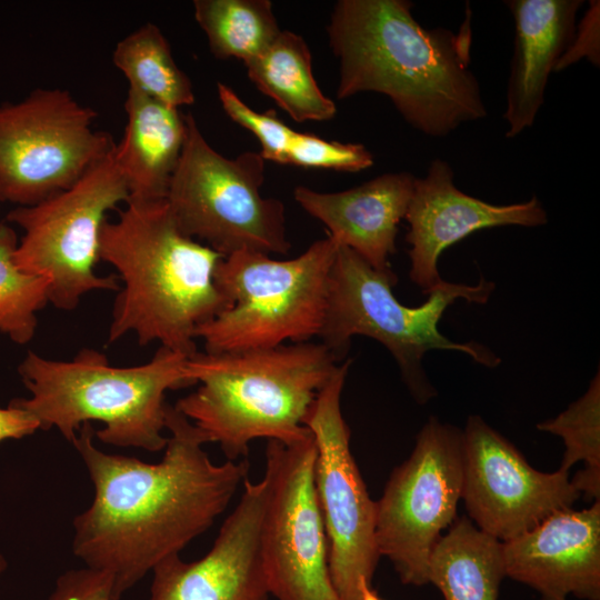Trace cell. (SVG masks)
<instances>
[{
  "label": "cell",
  "mask_w": 600,
  "mask_h": 600,
  "mask_svg": "<svg viewBox=\"0 0 600 600\" xmlns=\"http://www.w3.org/2000/svg\"><path fill=\"white\" fill-rule=\"evenodd\" d=\"M166 429L157 463L100 450L90 422L72 441L94 490L91 504L73 519L72 551L86 567L112 576L116 600L204 533L248 478L246 458L213 463L204 434L169 403Z\"/></svg>",
  "instance_id": "6da1fadb"
},
{
  "label": "cell",
  "mask_w": 600,
  "mask_h": 600,
  "mask_svg": "<svg viewBox=\"0 0 600 600\" xmlns=\"http://www.w3.org/2000/svg\"><path fill=\"white\" fill-rule=\"evenodd\" d=\"M408 0H339L328 26L339 60L337 98L387 96L423 134L443 138L487 117L471 63V12L458 31L423 28Z\"/></svg>",
  "instance_id": "7a4b0ae2"
},
{
  "label": "cell",
  "mask_w": 600,
  "mask_h": 600,
  "mask_svg": "<svg viewBox=\"0 0 600 600\" xmlns=\"http://www.w3.org/2000/svg\"><path fill=\"white\" fill-rule=\"evenodd\" d=\"M223 257L187 237L166 199H129L100 232L99 258L123 282L108 342L133 333L140 346L157 341L187 357L198 352L197 328L228 307L214 281Z\"/></svg>",
  "instance_id": "3957f363"
},
{
  "label": "cell",
  "mask_w": 600,
  "mask_h": 600,
  "mask_svg": "<svg viewBox=\"0 0 600 600\" xmlns=\"http://www.w3.org/2000/svg\"><path fill=\"white\" fill-rule=\"evenodd\" d=\"M339 363L313 341L196 352L186 361V373L199 387L174 407L208 442L220 446L227 460L244 459L254 439L292 444L311 436L303 420Z\"/></svg>",
  "instance_id": "277c9868"
},
{
  "label": "cell",
  "mask_w": 600,
  "mask_h": 600,
  "mask_svg": "<svg viewBox=\"0 0 600 600\" xmlns=\"http://www.w3.org/2000/svg\"><path fill=\"white\" fill-rule=\"evenodd\" d=\"M189 357L160 347L140 366L114 367L93 349H82L71 360H53L28 351L18 373L29 398L10 403L23 409L40 430L56 428L72 443L81 426L99 421L94 436L103 443L163 450L166 393L196 384L186 373Z\"/></svg>",
  "instance_id": "5b68a950"
},
{
  "label": "cell",
  "mask_w": 600,
  "mask_h": 600,
  "mask_svg": "<svg viewBox=\"0 0 600 600\" xmlns=\"http://www.w3.org/2000/svg\"><path fill=\"white\" fill-rule=\"evenodd\" d=\"M398 278L390 269L372 268L351 249L339 246L328 288V303L320 342L343 362L354 336L374 339L394 358L401 378L419 404L437 396L422 360L430 350L457 351L474 362L496 368L501 359L477 342H456L439 331V321L458 299L484 304L496 289L493 281L480 277L476 284L442 280L418 307L402 304L392 288Z\"/></svg>",
  "instance_id": "8992f818"
},
{
  "label": "cell",
  "mask_w": 600,
  "mask_h": 600,
  "mask_svg": "<svg viewBox=\"0 0 600 600\" xmlns=\"http://www.w3.org/2000/svg\"><path fill=\"white\" fill-rule=\"evenodd\" d=\"M338 246L327 237L289 260L242 250L223 257L216 284L228 307L199 326L204 352L221 353L312 341L323 327Z\"/></svg>",
  "instance_id": "52a82bcc"
},
{
  "label": "cell",
  "mask_w": 600,
  "mask_h": 600,
  "mask_svg": "<svg viewBox=\"0 0 600 600\" xmlns=\"http://www.w3.org/2000/svg\"><path fill=\"white\" fill-rule=\"evenodd\" d=\"M186 120L184 146L166 196L179 229L224 257L242 250L287 253L284 204L261 196L266 160L260 152L226 158L192 114Z\"/></svg>",
  "instance_id": "ba28073f"
},
{
  "label": "cell",
  "mask_w": 600,
  "mask_h": 600,
  "mask_svg": "<svg viewBox=\"0 0 600 600\" xmlns=\"http://www.w3.org/2000/svg\"><path fill=\"white\" fill-rule=\"evenodd\" d=\"M113 150L69 188L36 204L17 207L7 216V221L23 230L14 263L24 272L49 279V302L57 309H76L94 290L120 289L116 274L96 273L107 212L129 200Z\"/></svg>",
  "instance_id": "9c48e42d"
},
{
  "label": "cell",
  "mask_w": 600,
  "mask_h": 600,
  "mask_svg": "<svg viewBox=\"0 0 600 600\" xmlns=\"http://www.w3.org/2000/svg\"><path fill=\"white\" fill-rule=\"evenodd\" d=\"M68 90L38 88L0 104V200L32 206L69 188L116 143Z\"/></svg>",
  "instance_id": "30bf717a"
},
{
  "label": "cell",
  "mask_w": 600,
  "mask_h": 600,
  "mask_svg": "<svg viewBox=\"0 0 600 600\" xmlns=\"http://www.w3.org/2000/svg\"><path fill=\"white\" fill-rule=\"evenodd\" d=\"M462 491V431L430 417L410 457L376 501V541L403 584L429 583V562L457 518Z\"/></svg>",
  "instance_id": "8fae6325"
},
{
  "label": "cell",
  "mask_w": 600,
  "mask_h": 600,
  "mask_svg": "<svg viewBox=\"0 0 600 600\" xmlns=\"http://www.w3.org/2000/svg\"><path fill=\"white\" fill-rule=\"evenodd\" d=\"M350 364L351 360L338 364L303 420L317 450L314 487L329 544L330 574L341 600H359L360 579L372 582L380 559L376 501L351 453V433L341 412Z\"/></svg>",
  "instance_id": "7c38bea8"
},
{
  "label": "cell",
  "mask_w": 600,
  "mask_h": 600,
  "mask_svg": "<svg viewBox=\"0 0 600 600\" xmlns=\"http://www.w3.org/2000/svg\"><path fill=\"white\" fill-rule=\"evenodd\" d=\"M312 434L284 444L268 440L271 490L261 528V554L277 600H341L329 569V544L314 487Z\"/></svg>",
  "instance_id": "4fadbf2b"
},
{
  "label": "cell",
  "mask_w": 600,
  "mask_h": 600,
  "mask_svg": "<svg viewBox=\"0 0 600 600\" xmlns=\"http://www.w3.org/2000/svg\"><path fill=\"white\" fill-rule=\"evenodd\" d=\"M581 497L558 469L541 472L481 417L462 431V491L469 517L482 532L504 542Z\"/></svg>",
  "instance_id": "5bb4252c"
},
{
  "label": "cell",
  "mask_w": 600,
  "mask_h": 600,
  "mask_svg": "<svg viewBox=\"0 0 600 600\" xmlns=\"http://www.w3.org/2000/svg\"><path fill=\"white\" fill-rule=\"evenodd\" d=\"M242 486L238 504L202 558L187 562L172 554L153 567L149 600H268L261 528L270 470L266 467L261 480L247 478Z\"/></svg>",
  "instance_id": "9a60e30c"
},
{
  "label": "cell",
  "mask_w": 600,
  "mask_h": 600,
  "mask_svg": "<svg viewBox=\"0 0 600 600\" xmlns=\"http://www.w3.org/2000/svg\"><path fill=\"white\" fill-rule=\"evenodd\" d=\"M404 219L409 224V277L428 296L442 282L438 262L447 248L483 229L540 227L548 222V214L537 196L511 204H492L469 196L454 184L450 164L434 159L426 176L414 179Z\"/></svg>",
  "instance_id": "2e32d148"
},
{
  "label": "cell",
  "mask_w": 600,
  "mask_h": 600,
  "mask_svg": "<svg viewBox=\"0 0 600 600\" xmlns=\"http://www.w3.org/2000/svg\"><path fill=\"white\" fill-rule=\"evenodd\" d=\"M502 558L506 577L534 589L541 600H600V500L556 511L502 542Z\"/></svg>",
  "instance_id": "e0dca14e"
},
{
  "label": "cell",
  "mask_w": 600,
  "mask_h": 600,
  "mask_svg": "<svg viewBox=\"0 0 600 600\" xmlns=\"http://www.w3.org/2000/svg\"><path fill=\"white\" fill-rule=\"evenodd\" d=\"M414 179L409 172H388L338 192L298 186L293 196L307 213L327 227L328 237L338 247H347L372 268L387 271Z\"/></svg>",
  "instance_id": "ac0fdd59"
},
{
  "label": "cell",
  "mask_w": 600,
  "mask_h": 600,
  "mask_svg": "<svg viewBox=\"0 0 600 600\" xmlns=\"http://www.w3.org/2000/svg\"><path fill=\"white\" fill-rule=\"evenodd\" d=\"M583 0H509L513 54L503 119L507 138L530 128L543 104L549 77L570 46Z\"/></svg>",
  "instance_id": "d6986e66"
},
{
  "label": "cell",
  "mask_w": 600,
  "mask_h": 600,
  "mask_svg": "<svg viewBox=\"0 0 600 600\" xmlns=\"http://www.w3.org/2000/svg\"><path fill=\"white\" fill-rule=\"evenodd\" d=\"M124 111L123 138L116 144L113 158L129 199H166L187 137L186 116L130 88Z\"/></svg>",
  "instance_id": "ffe728a7"
},
{
  "label": "cell",
  "mask_w": 600,
  "mask_h": 600,
  "mask_svg": "<svg viewBox=\"0 0 600 600\" xmlns=\"http://www.w3.org/2000/svg\"><path fill=\"white\" fill-rule=\"evenodd\" d=\"M504 577L502 542L467 518L451 524L430 557L429 582L444 600H498Z\"/></svg>",
  "instance_id": "44dd1931"
},
{
  "label": "cell",
  "mask_w": 600,
  "mask_h": 600,
  "mask_svg": "<svg viewBox=\"0 0 600 600\" xmlns=\"http://www.w3.org/2000/svg\"><path fill=\"white\" fill-rule=\"evenodd\" d=\"M248 77L294 121H326L337 107L314 80L311 53L304 39L281 30L260 56L244 62Z\"/></svg>",
  "instance_id": "7402d4cb"
},
{
  "label": "cell",
  "mask_w": 600,
  "mask_h": 600,
  "mask_svg": "<svg viewBox=\"0 0 600 600\" xmlns=\"http://www.w3.org/2000/svg\"><path fill=\"white\" fill-rule=\"evenodd\" d=\"M112 62L130 89L178 109L194 102L189 77L176 63L168 40L154 23L147 22L121 39Z\"/></svg>",
  "instance_id": "603a6c76"
},
{
  "label": "cell",
  "mask_w": 600,
  "mask_h": 600,
  "mask_svg": "<svg viewBox=\"0 0 600 600\" xmlns=\"http://www.w3.org/2000/svg\"><path fill=\"white\" fill-rule=\"evenodd\" d=\"M194 19L218 59L260 56L280 29L269 0H194Z\"/></svg>",
  "instance_id": "cb8c5ba5"
},
{
  "label": "cell",
  "mask_w": 600,
  "mask_h": 600,
  "mask_svg": "<svg viewBox=\"0 0 600 600\" xmlns=\"http://www.w3.org/2000/svg\"><path fill=\"white\" fill-rule=\"evenodd\" d=\"M537 429L562 438L566 450L559 469L569 472L582 461L583 469L571 482L588 500H600V371L579 399Z\"/></svg>",
  "instance_id": "d4e9b609"
},
{
  "label": "cell",
  "mask_w": 600,
  "mask_h": 600,
  "mask_svg": "<svg viewBox=\"0 0 600 600\" xmlns=\"http://www.w3.org/2000/svg\"><path fill=\"white\" fill-rule=\"evenodd\" d=\"M18 242L16 231L0 222V332L26 344L34 337L37 313L49 302L50 281L17 267Z\"/></svg>",
  "instance_id": "484cf974"
},
{
  "label": "cell",
  "mask_w": 600,
  "mask_h": 600,
  "mask_svg": "<svg viewBox=\"0 0 600 600\" xmlns=\"http://www.w3.org/2000/svg\"><path fill=\"white\" fill-rule=\"evenodd\" d=\"M218 97L227 113L236 123L252 132L261 144L264 160L286 164L288 150L296 131L271 111L258 112L247 106L227 84L218 82Z\"/></svg>",
  "instance_id": "4316f807"
},
{
  "label": "cell",
  "mask_w": 600,
  "mask_h": 600,
  "mask_svg": "<svg viewBox=\"0 0 600 600\" xmlns=\"http://www.w3.org/2000/svg\"><path fill=\"white\" fill-rule=\"evenodd\" d=\"M286 164L358 172L373 164V156L360 143L327 141L311 133L296 131Z\"/></svg>",
  "instance_id": "83f0119b"
},
{
  "label": "cell",
  "mask_w": 600,
  "mask_h": 600,
  "mask_svg": "<svg viewBox=\"0 0 600 600\" xmlns=\"http://www.w3.org/2000/svg\"><path fill=\"white\" fill-rule=\"evenodd\" d=\"M48 600H116L110 573L88 567L60 574Z\"/></svg>",
  "instance_id": "f1b7e54d"
},
{
  "label": "cell",
  "mask_w": 600,
  "mask_h": 600,
  "mask_svg": "<svg viewBox=\"0 0 600 600\" xmlns=\"http://www.w3.org/2000/svg\"><path fill=\"white\" fill-rule=\"evenodd\" d=\"M589 8L576 26L573 39L556 64L554 71H561L581 59H588L593 66L600 64L599 41V1H590Z\"/></svg>",
  "instance_id": "f546056e"
},
{
  "label": "cell",
  "mask_w": 600,
  "mask_h": 600,
  "mask_svg": "<svg viewBox=\"0 0 600 600\" xmlns=\"http://www.w3.org/2000/svg\"><path fill=\"white\" fill-rule=\"evenodd\" d=\"M40 430L38 421L23 409L9 402L0 408V442L7 439H21Z\"/></svg>",
  "instance_id": "4dcf8cb0"
},
{
  "label": "cell",
  "mask_w": 600,
  "mask_h": 600,
  "mask_svg": "<svg viewBox=\"0 0 600 600\" xmlns=\"http://www.w3.org/2000/svg\"><path fill=\"white\" fill-rule=\"evenodd\" d=\"M358 590L359 600H383L377 591L372 589L371 582L366 579H360Z\"/></svg>",
  "instance_id": "1f68e13d"
},
{
  "label": "cell",
  "mask_w": 600,
  "mask_h": 600,
  "mask_svg": "<svg viewBox=\"0 0 600 600\" xmlns=\"http://www.w3.org/2000/svg\"><path fill=\"white\" fill-rule=\"evenodd\" d=\"M6 569H7V561L4 557L0 553V577L4 572Z\"/></svg>",
  "instance_id": "d6a6232c"
},
{
  "label": "cell",
  "mask_w": 600,
  "mask_h": 600,
  "mask_svg": "<svg viewBox=\"0 0 600 600\" xmlns=\"http://www.w3.org/2000/svg\"><path fill=\"white\" fill-rule=\"evenodd\" d=\"M0 203H1V200H0Z\"/></svg>",
  "instance_id": "836d02e7"
}]
</instances>
